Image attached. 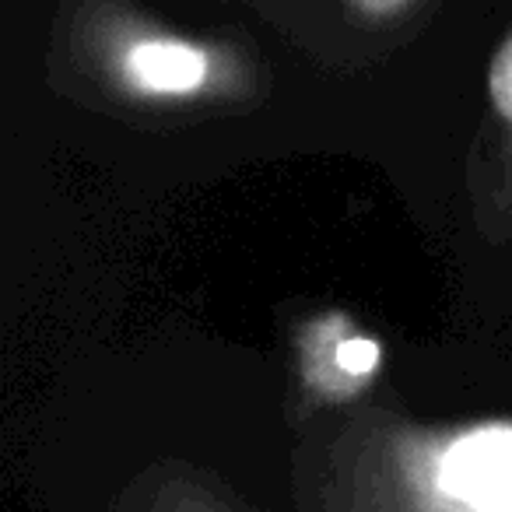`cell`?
I'll use <instances>...</instances> for the list:
<instances>
[{"label": "cell", "instance_id": "1", "mask_svg": "<svg viewBox=\"0 0 512 512\" xmlns=\"http://www.w3.org/2000/svg\"><path fill=\"white\" fill-rule=\"evenodd\" d=\"M442 488L477 512H512V428H484L449 449Z\"/></svg>", "mask_w": 512, "mask_h": 512}, {"label": "cell", "instance_id": "4", "mask_svg": "<svg viewBox=\"0 0 512 512\" xmlns=\"http://www.w3.org/2000/svg\"><path fill=\"white\" fill-rule=\"evenodd\" d=\"M337 362H341L344 372L351 376H369L379 365V348L372 337H348V341L337 348Z\"/></svg>", "mask_w": 512, "mask_h": 512}, {"label": "cell", "instance_id": "5", "mask_svg": "<svg viewBox=\"0 0 512 512\" xmlns=\"http://www.w3.org/2000/svg\"><path fill=\"white\" fill-rule=\"evenodd\" d=\"M351 4L369 18H386V15H397L407 0H351Z\"/></svg>", "mask_w": 512, "mask_h": 512}, {"label": "cell", "instance_id": "3", "mask_svg": "<svg viewBox=\"0 0 512 512\" xmlns=\"http://www.w3.org/2000/svg\"><path fill=\"white\" fill-rule=\"evenodd\" d=\"M491 102L512 123V36L505 39L491 64Z\"/></svg>", "mask_w": 512, "mask_h": 512}, {"label": "cell", "instance_id": "2", "mask_svg": "<svg viewBox=\"0 0 512 512\" xmlns=\"http://www.w3.org/2000/svg\"><path fill=\"white\" fill-rule=\"evenodd\" d=\"M127 78L148 95H186L204 81L207 53L179 39H144L123 60Z\"/></svg>", "mask_w": 512, "mask_h": 512}]
</instances>
